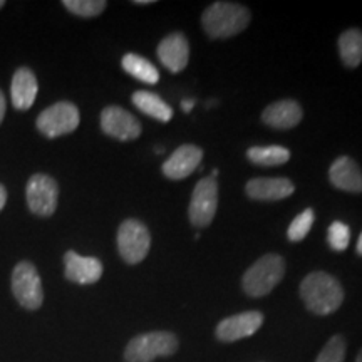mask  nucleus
<instances>
[{"label":"nucleus","instance_id":"f257e3e1","mask_svg":"<svg viewBox=\"0 0 362 362\" xmlns=\"http://www.w3.org/2000/svg\"><path fill=\"white\" fill-rule=\"evenodd\" d=\"M300 297L312 314L329 315L342 305L344 288L330 274L312 272L302 280Z\"/></svg>","mask_w":362,"mask_h":362},{"label":"nucleus","instance_id":"f03ea898","mask_svg":"<svg viewBox=\"0 0 362 362\" xmlns=\"http://www.w3.org/2000/svg\"><path fill=\"white\" fill-rule=\"evenodd\" d=\"M250 24V12L237 2H215L203 12L202 25L211 39L233 37Z\"/></svg>","mask_w":362,"mask_h":362},{"label":"nucleus","instance_id":"7ed1b4c3","mask_svg":"<svg viewBox=\"0 0 362 362\" xmlns=\"http://www.w3.org/2000/svg\"><path fill=\"white\" fill-rule=\"evenodd\" d=\"M285 274V262L277 253L264 255L243 275V291L250 297H264L277 287Z\"/></svg>","mask_w":362,"mask_h":362},{"label":"nucleus","instance_id":"20e7f679","mask_svg":"<svg viewBox=\"0 0 362 362\" xmlns=\"http://www.w3.org/2000/svg\"><path fill=\"white\" fill-rule=\"evenodd\" d=\"M178 351V339L175 334L158 330L131 339L124 351L126 362H153L156 357L173 356Z\"/></svg>","mask_w":362,"mask_h":362},{"label":"nucleus","instance_id":"39448f33","mask_svg":"<svg viewBox=\"0 0 362 362\" xmlns=\"http://www.w3.org/2000/svg\"><path fill=\"white\" fill-rule=\"evenodd\" d=\"M151 247V235L143 221L129 218L117 230V250L126 264L136 265L146 259Z\"/></svg>","mask_w":362,"mask_h":362},{"label":"nucleus","instance_id":"423d86ee","mask_svg":"<svg viewBox=\"0 0 362 362\" xmlns=\"http://www.w3.org/2000/svg\"><path fill=\"white\" fill-rule=\"evenodd\" d=\"M79 123L81 115L78 106L69 101L52 104L40 112L37 121H35L39 133H42L49 139L72 133V131L78 129Z\"/></svg>","mask_w":362,"mask_h":362},{"label":"nucleus","instance_id":"0eeeda50","mask_svg":"<svg viewBox=\"0 0 362 362\" xmlns=\"http://www.w3.org/2000/svg\"><path fill=\"white\" fill-rule=\"evenodd\" d=\"M12 293L24 309L35 310L42 305L44 292L40 275L30 262H19L12 272Z\"/></svg>","mask_w":362,"mask_h":362},{"label":"nucleus","instance_id":"6e6552de","mask_svg":"<svg viewBox=\"0 0 362 362\" xmlns=\"http://www.w3.org/2000/svg\"><path fill=\"white\" fill-rule=\"evenodd\" d=\"M216 206H218V185L216 180L208 176L197 183L189 202L188 216L192 225L205 228L214 221Z\"/></svg>","mask_w":362,"mask_h":362},{"label":"nucleus","instance_id":"1a4fd4ad","mask_svg":"<svg viewBox=\"0 0 362 362\" xmlns=\"http://www.w3.org/2000/svg\"><path fill=\"white\" fill-rule=\"evenodd\" d=\"M57 198L59 187L51 176L37 173L27 183L25 200L34 215L51 216L57 208Z\"/></svg>","mask_w":362,"mask_h":362},{"label":"nucleus","instance_id":"9d476101","mask_svg":"<svg viewBox=\"0 0 362 362\" xmlns=\"http://www.w3.org/2000/svg\"><path fill=\"white\" fill-rule=\"evenodd\" d=\"M101 129L117 141H133L141 134V123L119 106H107L101 112Z\"/></svg>","mask_w":362,"mask_h":362},{"label":"nucleus","instance_id":"9b49d317","mask_svg":"<svg viewBox=\"0 0 362 362\" xmlns=\"http://www.w3.org/2000/svg\"><path fill=\"white\" fill-rule=\"evenodd\" d=\"M264 324V314L257 310L242 312V314L226 317L216 325V337L221 342H235L250 337Z\"/></svg>","mask_w":362,"mask_h":362},{"label":"nucleus","instance_id":"f8f14e48","mask_svg":"<svg viewBox=\"0 0 362 362\" xmlns=\"http://www.w3.org/2000/svg\"><path fill=\"white\" fill-rule=\"evenodd\" d=\"M202 160H203L202 148L194 146V144H183V146L175 149L173 155L163 163L161 171L166 178L180 181V180L188 178L193 171H197Z\"/></svg>","mask_w":362,"mask_h":362},{"label":"nucleus","instance_id":"ddd939ff","mask_svg":"<svg viewBox=\"0 0 362 362\" xmlns=\"http://www.w3.org/2000/svg\"><path fill=\"white\" fill-rule=\"evenodd\" d=\"M66 279L79 285L96 284L103 275V264L94 257H83L69 250L64 255Z\"/></svg>","mask_w":362,"mask_h":362},{"label":"nucleus","instance_id":"4468645a","mask_svg":"<svg viewBox=\"0 0 362 362\" xmlns=\"http://www.w3.org/2000/svg\"><path fill=\"white\" fill-rule=\"evenodd\" d=\"M158 57L161 64L173 74L183 71L189 61V44L185 34L173 33L166 35L158 45Z\"/></svg>","mask_w":362,"mask_h":362},{"label":"nucleus","instance_id":"2eb2a0df","mask_svg":"<svg viewBox=\"0 0 362 362\" xmlns=\"http://www.w3.org/2000/svg\"><path fill=\"white\" fill-rule=\"evenodd\" d=\"M245 192L252 200L277 202L291 197L296 187L287 178H253L247 183Z\"/></svg>","mask_w":362,"mask_h":362},{"label":"nucleus","instance_id":"dca6fc26","mask_svg":"<svg viewBox=\"0 0 362 362\" xmlns=\"http://www.w3.org/2000/svg\"><path fill=\"white\" fill-rule=\"evenodd\" d=\"M329 180L337 189L347 193H362V171L349 156H341L332 163Z\"/></svg>","mask_w":362,"mask_h":362},{"label":"nucleus","instance_id":"f3484780","mask_svg":"<svg viewBox=\"0 0 362 362\" xmlns=\"http://www.w3.org/2000/svg\"><path fill=\"white\" fill-rule=\"evenodd\" d=\"M262 121L274 129H292L302 121V107L293 99L270 104L262 115Z\"/></svg>","mask_w":362,"mask_h":362},{"label":"nucleus","instance_id":"a211bd4d","mask_svg":"<svg viewBox=\"0 0 362 362\" xmlns=\"http://www.w3.org/2000/svg\"><path fill=\"white\" fill-rule=\"evenodd\" d=\"M37 78L29 67H21L16 71L11 84V96L12 104L16 110L27 111L33 106L35 98H37Z\"/></svg>","mask_w":362,"mask_h":362},{"label":"nucleus","instance_id":"6ab92c4d","mask_svg":"<svg viewBox=\"0 0 362 362\" xmlns=\"http://www.w3.org/2000/svg\"><path fill=\"white\" fill-rule=\"evenodd\" d=\"M133 104L143 115L155 117L161 123H168L173 117V110L155 93L149 90H136L133 94Z\"/></svg>","mask_w":362,"mask_h":362},{"label":"nucleus","instance_id":"aec40b11","mask_svg":"<svg viewBox=\"0 0 362 362\" xmlns=\"http://www.w3.org/2000/svg\"><path fill=\"white\" fill-rule=\"evenodd\" d=\"M121 66L129 76L144 84H156L160 81V72L156 67L148 59L138 56V54H126L121 61Z\"/></svg>","mask_w":362,"mask_h":362},{"label":"nucleus","instance_id":"412c9836","mask_svg":"<svg viewBox=\"0 0 362 362\" xmlns=\"http://www.w3.org/2000/svg\"><path fill=\"white\" fill-rule=\"evenodd\" d=\"M339 54L347 67H357L362 62V30L349 29L339 37Z\"/></svg>","mask_w":362,"mask_h":362},{"label":"nucleus","instance_id":"4be33fe9","mask_svg":"<svg viewBox=\"0 0 362 362\" xmlns=\"http://www.w3.org/2000/svg\"><path fill=\"white\" fill-rule=\"evenodd\" d=\"M247 158L257 166H279L291 160V151L284 146H253Z\"/></svg>","mask_w":362,"mask_h":362},{"label":"nucleus","instance_id":"5701e85b","mask_svg":"<svg viewBox=\"0 0 362 362\" xmlns=\"http://www.w3.org/2000/svg\"><path fill=\"white\" fill-rule=\"evenodd\" d=\"M62 6L74 16L89 19V17L99 16L107 7V4L104 0H64Z\"/></svg>","mask_w":362,"mask_h":362},{"label":"nucleus","instance_id":"b1692460","mask_svg":"<svg viewBox=\"0 0 362 362\" xmlns=\"http://www.w3.org/2000/svg\"><path fill=\"white\" fill-rule=\"evenodd\" d=\"M314 210L312 208H305L300 215H297L293 221L288 226L287 230V237L291 242H300L304 240L307 235H309L312 225H314Z\"/></svg>","mask_w":362,"mask_h":362},{"label":"nucleus","instance_id":"393cba45","mask_svg":"<svg viewBox=\"0 0 362 362\" xmlns=\"http://www.w3.org/2000/svg\"><path fill=\"white\" fill-rule=\"evenodd\" d=\"M327 242L332 250L344 252L349 247L351 242V228L344 221H334L327 230Z\"/></svg>","mask_w":362,"mask_h":362},{"label":"nucleus","instance_id":"a878e982","mask_svg":"<svg viewBox=\"0 0 362 362\" xmlns=\"http://www.w3.org/2000/svg\"><path fill=\"white\" fill-rule=\"evenodd\" d=\"M346 359V341L342 336H334L317 356L315 362H344Z\"/></svg>","mask_w":362,"mask_h":362},{"label":"nucleus","instance_id":"bb28decb","mask_svg":"<svg viewBox=\"0 0 362 362\" xmlns=\"http://www.w3.org/2000/svg\"><path fill=\"white\" fill-rule=\"evenodd\" d=\"M6 110H7L6 98H4V93H2V90H0V123H2L4 116H6Z\"/></svg>","mask_w":362,"mask_h":362},{"label":"nucleus","instance_id":"cd10ccee","mask_svg":"<svg viewBox=\"0 0 362 362\" xmlns=\"http://www.w3.org/2000/svg\"><path fill=\"white\" fill-rule=\"evenodd\" d=\"M7 203V189L4 185H0V211H2V208L6 206Z\"/></svg>","mask_w":362,"mask_h":362},{"label":"nucleus","instance_id":"c85d7f7f","mask_svg":"<svg viewBox=\"0 0 362 362\" xmlns=\"http://www.w3.org/2000/svg\"><path fill=\"white\" fill-rule=\"evenodd\" d=\"M194 106V101L193 99H185V101H181V110H183L185 112H189L193 110Z\"/></svg>","mask_w":362,"mask_h":362},{"label":"nucleus","instance_id":"c756f323","mask_svg":"<svg viewBox=\"0 0 362 362\" xmlns=\"http://www.w3.org/2000/svg\"><path fill=\"white\" fill-rule=\"evenodd\" d=\"M357 253H359V255H362V233L359 235V240H357Z\"/></svg>","mask_w":362,"mask_h":362},{"label":"nucleus","instance_id":"7c9ffc66","mask_svg":"<svg viewBox=\"0 0 362 362\" xmlns=\"http://www.w3.org/2000/svg\"><path fill=\"white\" fill-rule=\"evenodd\" d=\"M136 6H148V4H153V0H134Z\"/></svg>","mask_w":362,"mask_h":362},{"label":"nucleus","instance_id":"2f4dec72","mask_svg":"<svg viewBox=\"0 0 362 362\" xmlns=\"http://www.w3.org/2000/svg\"><path fill=\"white\" fill-rule=\"evenodd\" d=\"M356 362H362V351L359 352V356H357V359H356Z\"/></svg>","mask_w":362,"mask_h":362},{"label":"nucleus","instance_id":"473e14b6","mask_svg":"<svg viewBox=\"0 0 362 362\" xmlns=\"http://www.w3.org/2000/svg\"><path fill=\"white\" fill-rule=\"evenodd\" d=\"M4 6H6V2H4V0H0V8H2Z\"/></svg>","mask_w":362,"mask_h":362}]
</instances>
